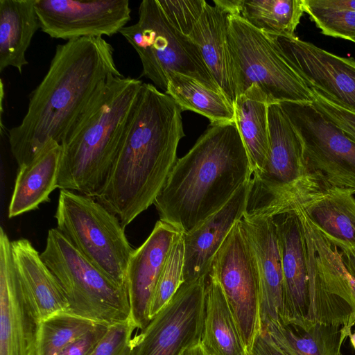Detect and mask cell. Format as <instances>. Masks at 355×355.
<instances>
[{
    "mask_svg": "<svg viewBox=\"0 0 355 355\" xmlns=\"http://www.w3.org/2000/svg\"><path fill=\"white\" fill-rule=\"evenodd\" d=\"M350 342L355 349V331L349 335Z\"/></svg>",
    "mask_w": 355,
    "mask_h": 355,
    "instance_id": "60d3db41",
    "label": "cell"
},
{
    "mask_svg": "<svg viewBox=\"0 0 355 355\" xmlns=\"http://www.w3.org/2000/svg\"><path fill=\"white\" fill-rule=\"evenodd\" d=\"M343 263L349 272V273L355 277V248L345 249L338 248Z\"/></svg>",
    "mask_w": 355,
    "mask_h": 355,
    "instance_id": "74e56055",
    "label": "cell"
},
{
    "mask_svg": "<svg viewBox=\"0 0 355 355\" xmlns=\"http://www.w3.org/2000/svg\"><path fill=\"white\" fill-rule=\"evenodd\" d=\"M165 94L175 101L182 112L191 110L200 114L210 121V125L235 122L234 105L227 97L195 78L170 73Z\"/></svg>",
    "mask_w": 355,
    "mask_h": 355,
    "instance_id": "83f0119b",
    "label": "cell"
},
{
    "mask_svg": "<svg viewBox=\"0 0 355 355\" xmlns=\"http://www.w3.org/2000/svg\"><path fill=\"white\" fill-rule=\"evenodd\" d=\"M182 355H211L203 347L202 343L197 344L185 350Z\"/></svg>",
    "mask_w": 355,
    "mask_h": 355,
    "instance_id": "ab89813d",
    "label": "cell"
},
{
    "mask_svg": "<svg viewBox=\"0 0 355 355\" xmlns=\"http://www.w3.org/2000/svg\"><path fill=\"white\" fill-rule=\"evenodd\" d=\"M98 323L71 312H60L40 320L37 355H58Z\"/></svg>",
    "mask_w": 355,
    "mask_h": 355,
    "instance_id": "f546056e",
    "label": "cell"
},
{
    "mask_svg": "<svg viewBox=\"0 0 355 355\" xmlns=\"http://www.w3.org/2000/svg\"><path fill=\"white\" fill-rule=\"evenodd\" d=\"M170 24L182 35L189 37L200 17L205 0H157Z\"/></svg>",
    "mask_w": 355,
    "mask_h": 355,
    "instance_id": "d6a6232c",
    "label": "cell"
},
{
    "mask_svg": "<svg viewBox=\"0 0 355 355\" xmlns=\"http://www.w3.org/2000/svg\"><path fill=\"white\" fill-rule=\"evenodd\" d=\"M55 218L56 228L83 255L125 286L127 268L135 249L115 214L92 197L62 189Z\"/></svg>",
    "mask_w": 355,
    "mask_h": 355,
    "instance_id": "ba28073f",
    "label": "cell"
},
{
    "mask_svg": "<svg viewBox=\"0 0 355 355\" xmlns=\"http://www.w3.org/2000/svg\"><path fill=\"white\" fill-rule=\"evenodd\" d=\"M137 53L142 76L166 92L168 76L181 73L223 93L205 63L198 46L176 31L166 18L157 0H144L139 18L120 33Z\"/></svg>",
    "mask_w": 355,
    "mask_h": 355,
    "instance_id": "9c48e42d",
    "label": "cell"
},
{
    "mask_svg": "<svg viewBox=\"0 0 355 355\" xmlns=\"http://www.w3.org/2000/svg\"><path fill=\"white\" fill-rule=\"evenodd\" d=\"M184 136L179 105L153 84L143 83L108 179L95 198L124 227L154 204Z\"/></svg>",
    "mask_w": 355,
    "mask_h": 355,
    "instance_id": "7a4b0ae2",
    "label": "cell"
},
{
    "mask_svg": "<svg viewBox=\"0 0 355 355\" xmlns=\"http://www.w3.org/2000/svg\"><path fill=\"white\" fill-rule=\"evenodd\" d=\"M209 273L220 283L250 355L261 330L260 282L255 252L241 220L216 254Z\"/></svg>",
    "mask_w": 355,
    "mask_h": 355,
    "instance_id": "30bf717a",
    "label": "cell"
},
{
    "mask_svg": "<svg viewBox=\"0 0 355 355\" xmlns=\"http://www.w3.org/2000/svg\"><path fill=\"white\" fill-rule=\"evenodd\" d=\"M110 76H122L114 49L103 37H82L59 44L46 73L31 92L21 122L8 131L19 168L66 135Z\"/></svg>",
    "mask_w": 355,
    "mask_h": 355,
    "instance_id": "6da1fadb",
    "label": "cell"
},
{
    "mask_svg": "<svg viewBox=\"0 0 355 355\" xmlns=\"http://www.w3.org/2000/svg\"><path fill=\"white\" fill-rule=\"evenodd\" d=\"M35 0H0V72L12 67L21 73L31 40L40 28Z\"/></svg>",
    "mask_w": 355,
    "mask_h": 355,
    "instance_id": "cb8c5ba5",
    "label": "cell"
},
{
    "mask_svg": "<svg viewBox=\"0 0 355 355\" xmlns=\"http://www.w3.org/2000/svg\"><path fill=\"white\" fill-rule=\"evenodd\" d=\"M12 250L17 273L40 320L60 312H70L60 285L31 241L26 239L15 240Z\"/></svg>",
    "mask_w": 355,
    "mask_h": 355,
    "instance_id": "7402d4cb",
    "label": "cell"
},
{
    "mask_svg": "<svg viewBox=\"0 0 355 355\" xmlns=\"http://www.w3.org/2000/svg\"><path fill=\"white\" fill-rule=\"evenodd\" d=\"M304 12L303 0H240L239 16L266 33L294 36Z\"/></svg>",
    "mask_w": 355,
    "mask_h": 355,
    "instance_id": "f1b7e54d",
    "label": "cell"
},
{
    "mask_svg": "<svg viewBox=\"0 0 355 355\" xmlns=\"http://www.w3.org/2000/svg\"><path fill=\"white\" fill-rule=\"evenodd\" d=\"M252 179L243 184L218 211L193 231L183 234L184 261L183 283L208 276L211 263L234 224L248 210Z\"/></svg>",
    "mask_w": 355,
    "mask_h": 355,
    "instance_id": "ac0fdd59",
    "label": "cell"
},
{
    "mask_svg": "<svg viewBox=\"0 0 355 355\" xmlns=\"http://www.w3.org/2000/svg\"><path fill=\"white\" fill-rule=\"evenodd\" d=\"M183 234L173 243L158 281L150 308L151 319L171 300L184 282Z\"/></svg>",
    "mask_w": 355,
    "mask_h": 355,
    "instance_id": "1f68e13d",
    "label": "cell"
},
{
    "mask_svg": "<svg viewBox=\"0 0 355 355\" xmlns=\"http://www.w3.org/2000/svg\"><path fill=\"white\" fill-rule=\"evenodd\" d=\"M261 328L285 355H342V347L352 330L338 325L316 323L309 328L266 321Z\"/></svg>",
    "mask_w": 355,
    "mask_h": 355,
    "instance_id": "d4e9b609",
    "label": "cell"
},
{
    "mask_svg": "<svg viewBox=\"0 0 355 355\" xmlns=\"http://www.w3.org/2000/svg\"><path fill=\"white\" fill-rule=\"evenodd\" d=\"M42 32L71 40L111 37L130 20L128 0H35Z\"/></svg>",
    "mask_w": 355,
    "mask_h": 355,
    "instance_id": "5bb4252c",
    "label": "cell"
},
{
    "mask_svg": "<svg viewBox=\"0 0 355 355\" xmlns=\"http://www.w3.org/2000/svg\"><path fill=\"white\" fill-rule=\"evenodd\" d=\"M206 279L182 283L168 304L134 337L131 355H182L201 343Z\"/></svg>",
    "mask_w": 355,
    "mask_h": 355,
    "instance_id": "4fadbf2b",
    "label": "cell"
},
{
    "mask_svg": "<svg viewBox=\"0 0 355 355\" xmlns=\"http://www.w3.org/2000/svg\"><path fill=\"white\" fill-rule=\"evenodd\" d=\"M268 105L266 94L255 85L237 96L234 104L235 123L253 174L262 170L269 153Z\"/></svg>",
    "mask_w": 355,
    "mask_h": 355,
    "instance_id": "4316f807",
    "label": "cell"
},
{
    "mask_svg": "<svg viewBox=\"0 0 355 355\" xmlns=\"http://www.w3.org/2000/svg\"><path fill=\"white\" fill-rule=\"evenodd\" d=\"M276 225L284 276V324L309 328L335 320L338 298L318 270L313 245L297 213L286 209L272 216Z\"/></svg>",
    "mask_w": 355,
    "mask_h": 355,
    "instance_id": "5b68a950",
    "label": "cell"
},
{
    "mask_svg": "<svg viewBox=\"0 0 355 355\" xmlns=\"http://www.w3.org/2000/svg\"><path fill=\"white\" fill-rule=\"evenodd\" d=\"M143 83L110 76L64 138L57 188L95 198L108 179Z\"/></svg>",
    "mask_w": 355,
    "mask_h": 355,
    "instance_id": "277c9868",
    "label": "cell"
},
{
    "mask_svg": "<svg viewBox=\"0 0 355 355\" xmlns=\"http://www.w3.org/2000/svg\"><path fill=\"white\" fill-rule=\"evenodd\" d=\"M201 343L211 355H248L227 300L217 279L206 278Z\"/></svg>",
    "mask_w": 355,
    "mask_h": 355,
    "instance_id": "484cf974",
    "label": "cell"
},
{
    "mask_svg": "<svg viewBox=\"0 0 355 355\" xmlns=\"http://www.w3.org/2000/svg\"><path fill=\"white\" fill-rule=\"evenodd\" d=\"M250 355H285L263 329L257 336Z\"/></svg>",
    "mask_w": 355,
    "mask_h": 355,
    "instance_id": "8d00e7d4",
    "label": "cell"
},
{
    "mask_svg": "<svg viewBox=\"0 0 355 355\" xmlns=\"http://www.w3.org/2000/svg\"><path fill=\"white\" fill-rule=\"evenodd\" d=\"M182 234L171 225L159 220L130 257L125 286L130 318L137 329H144L150 321V308L158 281L173 243Z\"/></svg>",
    "mask_w": 355,
    "mask_h": 355,
    "instance_id": "e0dca14e",
    "label": "cell"
},
{
    "mask_svg": "<svg viewBox=\"0 0 355 355\" xmlns=\"http://www.w3.org/2000/svg\"><path fill=\"white\" fill-rule=\"evenodd\" d=\"M229 14L220 6L205 3L189 35L223 94L234 105L236 96L227 45Z\"/></svg>",
    "mask_w": 355,
    "mask_h": 355,
    "instance_id": "44dd1931",
    "label": "cell"
},
{
    "mask_svg": "<svg viewBox=\"0 0 355 355\" xmlns=\"http://www.w3.org/2000/svg\"><path fill=\"white\" fill-rule=\"evenodd\" d=\"M40 257L60 285L71 313L108 325L130 318L126 287L91 263L57 228L48 231Z\"/></svg>",
    "mask_w": 355,
    "mask_h": 355,
    "instance_id": "52a82bcc",
    "label": "cell"
},
{
    "mask_svg": "<svg viewBox=\"0 0 355 355\" xmlns=\"http://www.w3.org/2000/svg\"><path fill=\"white\" fill-rule=\"evenodd\" d=\"M241 220L257 261L261 323L279 322L283 311L284 276L273 217L250 214L246 211Z\"/></svg>",
    "mask_w": 355,
    "mask_h": 355,
    "instance_id": "d6986e66",
    "label": "cell"
},
{
    "mask_svg": "<svg viewBox=\"0 0 355 355\" xmlns=\"http://www.w3.org/2000/svg\"><path fill=\"white\" fill-rule=\"evenodd\" d=\"M227 45L236 96L255 85L266 94L269 105L314 101V92L288 62L271 35L238 15H229Z\"/></svg>",
    "mask_w": 355,
    "mask_h": 355,
    "instance_id": "8992f818",
    "label": "cell"
},
{
    "mask_svg": "<svg viewBox=\"0 0 355 355\" xmlns=\"http://www.w3.org/2000/svg\"><path fill=\"white\" fill-rule=\"evenodd\" d=\"M110 325L98 323L80 338L65 347L58 355H89L107 332Z\"/></svg>",
    "mask_w": 355,
    "mask_h": 355,
    "instance_id": "d590c367",
    "label": "cell"
},
{
    "mask_svg": "<svg viewBox=\"0 0 355 355\" xmlns=\"http://www.w3.org/2000/svg\"><path fill=\"white\" fill-rule=\"evenodd\" d=\"M135 329L131 318L110 325L89 355H131L135 345L132 335Z\"/></svg>",
    "mask_w": 355,
    "mask_h": 355,
    "instance_id": "836d02e7",
    "label": "cell"
},
{
    "mask_svg": "<svg viewBox=\"0 0 355 355\" xmlns=\"http://www.w3.org/2000/svg\"><path fill=\"white\" fill-rule=\"evenodd\" d=\"M62 146L48 145L31 163L19 168L8 207V218L37 209L57 188Z\"/></svg>",
    "mask_w": 355,
    "mask_h": 355,
    "instance_id": "603a6c76",
    "label": "cell"
},
{
    "mask_svg": "<svg viewBox=\"0 0 355 355\" xmlns=\"http://www.w3.org/2000/svg\"><path fill=\"white\" fill-rule=\"evenodd\" d=\"M324 3L355 10V0H322Z\"/></svg>",
    "mask_w": 355,
    "mask_h": 355,
    "instance_id": "f35d334b",
    "label": "cell"
},
{
    "mask_svg": "<svg viewBox=\"0 0 355 355\" xmlns=\"http://www.w3.org/2000/svg\"><path fill=\"white\" fill-rule=\"evenodd\" d=\"M252 175L236 123L209 125L178 159L156 198L159 220L187 234L221 209Z\"/></svg>",
    "mask_w": 355,
    "mask_h": 355,
    "instance_id": "3957f363",
    "label": "cell"
},
{
    "mask_svg": "<svg viewBox=\"0 0 355 355\" xmlns=\"http://www.w3.org/2000/svg\"><path fill=\"white\" fill-rule=\"evenodd\" d=\"M268 117L269 153L262 170L252 175L253 186H291L310 173L301 139L279 103L268 105Z\"/></svg>",
    "mask_w": 355,
    "mask_h": 355,
    "instance_id": "ffe728a7",
    "label": "cell"
},
{
    "mask_svg": "<svg viewBox=\"0 0 355 355\" xmlns=\"http://www.w3.org/2000/svg\"><path fill=\"white\" fill-rule=\"evenodd\" d=\"M252 194L294 203L338 248H355V189L332 185L310 172L291 186L253 187Z\"/></svg>",
    "mask_w": 355,
    "mask_h": 355,
    "instance_id": "7c38bea8",
    "label": "cell"
},
{
    "mask_svg": "<svg viewBox=\"0 0 355 355\" xmlns=\"http://www.w3.org/2000/svg\"><path fill=\"white\" fill-rule=\"evenodd\" d=\"M314 94L312 104L355 143V113L335 105L318 94Z\"/></svg>",
    "mask_w": 355,
    "mask_h": 355,
    "instance_id": "e575fe53",
    "label": "cell"
},
{
    "mask_svg": "<svg viewBox=\"0 0 355 355\" xmlns=\"http://www.w3.org/2000/svg\"><path fill=\"white\" fill-rule=\"evenodd\" d=\"M40 323L17 273L12 241L0 227V355H37Z\"/></svg>",
    "mask_w": 355,
    "mask_h": 355,
    "instance_id": "2e32d148",
    "label": "cell"
},
{
    "mask_svg": "<svg viewBox=\"0 0 355 355\" xmlns=\"http://www.w3.org/2000/svg\"><path fill=\"white\" fill-rule=\"evenodd\" d=\"M279 104L301 139L309 171L355 189V143L312 103Z\"/></svg>",
    "mask_w": 355,
    "mask_h": 355,
    "instance_id": "8fae6325",
    "label": "cell"
},
{
    "mask_svg": "<svg viewBox=\"0 0 355 355\" xmlns=\"http://www.w3.org/2000/svg\"><path fill=\"white\" fill-rule=\"evenodd\" d=\"M304 12L322 34L355 43V10L329 6L322 0H303Z\"/></svg>",
    "mask_w": 355,
    "mask_h": 355,
    "instance_id": "4dcf8cb0",
    "label": "cell"
},
{
    "mask_svg": "<svg viewBox=\"0 0 355 355\" xmlns=\"http://www.w3.org/2000/svg\"><path fill=\"white\" fill-rule=\"evenodd\" d=\"M271 35L314 93L355 113V60L336 55L295 35Z\"/></svg>",
    "mask_w": 355,
    "mask_h": 355,
    "instance_id": "9a60e30c",
    "label": "cell"
}]
</instances>
